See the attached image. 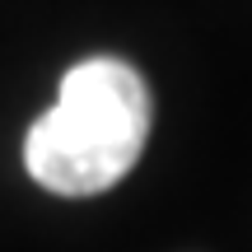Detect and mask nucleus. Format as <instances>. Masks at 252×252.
Instances as JSON below:
<instances>
[{"instance_id": "1", "label": "nucleus", "mask_w": 252, "mask_h": 252, "mask_svg": "<svg viewBox=\"0 0 252 252\" xmlns=\"http://www.w3.org/2000/svg\"><path fill=\"white\" fill-rule=\"evenodd\" d=\"M150 89L135 65L89 56L61 75V94L24 135V163L56 196H98L117 187L150 140Z\"/></svg>"}]
</instances>
